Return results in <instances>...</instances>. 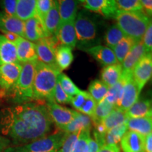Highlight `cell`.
Segmentation results:
<instances>
[{
  "mask_svg": "<svg viewBox=\"0 0 152 152\" xmlns=\"http://www.w3.org/2000/svg\"><path fill=\"white\" fill-rule=\"evenodd\" d=\"M14 44L16 47L17 59L20 64L37 60L35 45L33 42L20 37Z\"/></svg>",
  "mask_w": 152,
  "mask_h": 152,
  "instance_id": "5bb4252c",
  "label": "cell"
},
{
  "mask_svg": "<svg viewBox=\"0 0 152 152\" xmlns=\"http://www.w3.org/2000/svg\"><path fill=\"white\" fill-rule=\"evenodd\" d=\"M46 106L52 122L60 130L71 122L77 113L76 111L59 105L54 101H47Z\"/></svg>",
  "mask_w": 152,
  "mask_h": 152,
  "instance_id": "8fae6325",
  "label": "cell"
},
{
  "mask_svg": "<svg viewBox=\"0 0 152 152\" xmlns=\"http://www.w3.org/2000/svg\"><path fill=\"white\" fill-rule=\"evenodd\" d=\"M122 76V66L118 63L104 66L101 72V80L110 87L119 81Z\"/></svg>",
  "mask_w": 152,
  "mask_h": 152,
  "instance_id": "484cf974",
  "label": "cell"
},
{
  "mask_svg": "<svg viewBox=\"0 0 152 152\" xmlns=\"http://www.w3.org/2000/svg\"><path fill=\"white\" fill-rule=\"evenodd\" d=\"M143 152H152V134L150 133L145 137Z\"/></svg>",
  "mask_w": 152,
  "mask_h": 152,
  "instance_id": "c3c4849f",
  "label": "cell"
},
{
  "mask_svg": "<svg viewBox=\"0 0 152 152\" xmlns=\"http://www.w3.org/2000/svg\"><path fill=\"white\" fill-rule=\"evenodd\" d=\"M81 132L82 131L68 134L67 137L66 138L65 141L63 143L62 146L56 152H71L73 151L76 142L77 140V138H78Z\"/></svg>",
  "mask_w": 152,
  "mask_h": 152,
  "instance_id": "ab89813d",
  "label": "cell"
},
{
  "mask_svg": "<svg viewBox=\"0 0 152 152\" xmlns=\"http://www.w3.org/2000/svg\"><path fill=\"white\" fill-rule=\"evenodd\" d=\"M52 0H36V15L44 26L45 16L50 10Z\"/></svg>",
  "mask_w": 152,
  "mask_h": 152,
  "instance_id": "74e56055",
  "label": "cell"
},
{
  "mask_svg": "<svg viewBox=\"0 0 152 152\" xmlns=\"http://www.w3.org/2000/svg\"><path fill=\"white\" fill-rule=\"evenodd\" d=\"M90 130H86L82 131L71 152H87L88 140L91 136Z\"/></svg>",
  "mask_w": 152,
  "mask_h": 152,
  "instance_id": "f35d334b",
  "label": "cell"
},
{
  "mask_svg": "<svg viewBox=\"0 0 152 152\" xmlns=\"http://www.w3.org/2000/svg\"><path fill=\"white\" fill-rule=\"evenodd\" d=\"M54 100L57 104H69L71 103V97L63 90L59 83L57 82L55 87Z\"/></svg>",
  "mask_w": 152,
  "mask_h": 152,
  "instance_id": "b9f144b4",
  "label": "cell"
},
{
  "mask_svg": "<svg viewBox=\"0 0 152 152\" xmlns=\"http://www.w3.org/2000/svg\"><path fill=\"white\" fill-rule=\"evenodd\" d=\"M102 147L100 145L98 141H96L94 137L90 136L88 140L87 145V152H99Z\"/></svg>",
  "mask_w": 152,
  "mask_h": 152,
  "instance_id": "f6af8a7d",
  "label": "cell"
},
{
  "mask_svg": "<svg viewBox=\"0 0 152 152\" xmlns=\"http://www.w3.org/2000/svg\"><path fill=\"white\" fill-rule=\"evenodd\" d=\"M85 52L94 57L101 65L104 66L112 65V64H115L118 63L113 51L109 47L103 46V45H96V46L86 49L85 50Z\"/></svg>",
  "mask_w": 152,
  "mask_h": 152,
  "instance_id": "ac0fdd59",
  "label": "cell"
},
{
  "mask_svg": "<svg viewBox=\"0 0 152 152\" xmlns=\"http://www.w3.org/2000/svg\"><path fill=\"white\" fill-rule=\"evenodd\" d=\"M57 82L60 84L63 90L71 97H73L81 91L74 84V83L69 77L63 73H61L58 75Z\"/></svg>",
  "mask_w": 152,
  "mask_h": 152,
  "instance_id": "d590c367",
  "label": "cell"
},
{
  "mask_svg": "<svg viewBox=\"0 0 152 152\" xmlns=\"http://www.w3.org/2000/svg\"><path fill=\"white\" fill-rule=\"evenodd\" d=\"M128 130L133 131L141 135L146 137L152 131V118L151 117L135 118H128L126 122Z\"/></svg>",
  "mask_w": 152,
  "mask_h": 152,
  "instance_id": "603a6c76",
  "label": "cell"
},
{
  "mask_svg": "<svg viewBox=\"0 0 152 152\" xmlns=\"http://www.w3.org/2000/svg\"><path fill=\"white\" fill-rule=\"evenodd\" d=\"M99 152H121V149L118 145L106 144L101 148Z\"/></svg>",
  "mask_w": 152,
  "mask_h": 152,
  "instance_id": "7dc6e473",
  "label": "cell"
},
{
  "mask_svg": "<svg viewBox=\"0 0 152 152\" xmlns=\"http://www.w3.org/2000/svg\"><path fill=\"white\" fill-rule=\"evenodd\" d=\"M3 34H4V36L7 38L8 40H9L11 42L13 43H15L16 42V41L17 39H18L19 37H20V36L16 35V34L15 33H10V32H2Z\"/></svg>",
  "mask_w": 152,
  "mask_h": 152,
  "instance_id": "681fc988",
  "label": "cell"
},
{
  "mask_svg": "<svg viewBox=\"0 0 152 152\" xmlns=\"http://www.w3.org/2000/svg\"><path fill=\"white\" fill-rule=\"evenodd\" d=\"M16 62H18L16 45L0 35V66Z\"/></svg>",
  "mask_w": 152,
  "mask_h": 152,
  "instance_id": "44dd1931",
  "label": "cell"
},
{
  "mask_svg": "<svg viewBox=\"0 0 152 152\" xmlns=\"http://www.w3.org/2000/svg\"><path fill=\"white\" fill-rule=\"evenodd\" d=\"M127 119H128V117H127L125 111L115 107L105 118L101 121L100 123L103 126L106 132H107L108 130L115 128L118 125L125 123Z\"/></svg>",
  "mask_w": 152,
  "mask_h": 152,
  "instance_id": "83f0119b",
  "label": "cell"
},
{
  "mask_svg": "<svg viewBox=\"0 0 152 152\" xmlns=\"http://www.w3.org/2000/svg\"><path fill=\"white\" fill-rule=\"evenodd\" d=\"M22 65L19 62L0 66V90L3 93L11 92L18 80Z\"/></svg>",
  "mask_w": 152,
  "mask_h": 152,
  "instance_id": "ba28073f",
  "label": "cell"
},
{
  "mask_svg": "<svg viewBox=\"0 0 152 152\" xmlns=\"http://www.w3.org/2000/svg\"><path fill=\"white\" fill-rule=\"evenodd\" d=\"M115 108V106L109 103L105 98L101 102L96 104L94 112L92 116L91 117L93 124L100 123L102 120L105 118L113 109Z\"/></svg>",
  "mask_w": 152,
  "mask_h": 152,
  "instance_id": "4dcf8cb0",
  "label": "cell"
},
{
  "mask_svg": "<svg viewBox=\"0 0 152 152\" xmlns=\"http://www.w3.org/2000/svg\"><path fill=\"white\" fill-rule=\"evenodd\" d=\"M96 104L97 103H96V101L91 96L90 94H89V96H87L84 103L83 104V105L80 106V108L77 111L80 112L81 113L85 114L86 115H88L91 118L94 113Z\"/></svg>",
  "mask_w": 152,
  "mask_h": 152,
  "instance_id": "60d3db41",
  "label": "cell"
},
{
  "mask_svg": "<svg viewBox=\"0 0 152 152\" xmlns=\"http://www.w3.org/2000/svg\"><path fill=\"white\" fill-rule=\"evenodd\" d=\"M61 73L58 68L47 66L37 61L34 76L33 96L37 101H54V94L58 75Z\"/></svg>",
  "mask_w": 152,
  "mask_h": 152,
  "instance_id": "7a4b0ae2",
  "label": "cell"
},
{
  "mask_svg": "<svg viewBox=\"0 0 152 152\" xmlns=\"http://www.w3.org/2000/svg\"><path fill=\"white\" fill-rule=\"evenodd\" d=\"M128 131L126 124L119 125L115 128L108 130L104 135V143L106 144H113V145H118L121 140L125 132Z\"/></svg>",
  "mask_w": 152,
  "mask_h": 152,
  "instance_id": "d6a6232c",
  "label": "cell"
},
{
  "mask_svg": "<svg viewBox=\"0 0 152 152\" xmlns=\"http://www.w3.org/2000/svg\"><path fill=\"white\" fill-rule=\"evenodd\" d=\"M37 61H32L21 64L22 68L18 79L11 92L18 102L33 99V87Z\"/></svg>",
  "mask_w": 152,
  "mask_h": 152,
  "instance_id": "8992f818",
  "label": "cell"
},
{
  "mask_svg": "<svg viewBox=\"0 0 152 152\" xmlns=\"http://www.w3.org/2000/svg\"><path fill=\"white\" fill-rule=\"evenodd\" d=\"M23 28L24 21L16 16H11L4 12H0V31L10 32L24 38Z\"/></svg>",
  "mask_w": 152,
  "mask_h": 152,
  "instance_id": "d6986e66",
  "label": "cell"
},
{
  "mask_svg": "<svg viewBox=\"0 0 152 152\" xmlns=\"http://www.w3.org/2000/svg\"><path fill=\"white\" fill-rule=\"evenodd\" d=\"M76 33V47L85 51L99 45L97 26L93 19L85 11L77 14L74 20Z\"/></svg>",
  "mask_w": 152,
  "mask_h": 152,
  "instance_id": "277c9868",
  "label": "cell"
},
{
  "mask_svg": "<svg viewBox=\"0 0 152 152\" xmlns=\"http://www.w3.org/2000/svg\"><path fill=\"white\" fill-rule=\"evenodd\" d=\"M136 42L132 38L125 36L121 41L118 43V45L113 49V51L116 57L118 62L119 64H122L123 60L126 57L127 55L133 46L135 45Z\"/></svg>",
  "mask_w": 152,
  "mask_h": 152,
  "instance_id": "f546056e",
  "label": "cell"
},
{
  "mask_svg": "<svg viewBox=\"0 0 152 152\" xmlns=\"http://www.w3.org/2000/svg\"><path fill=\"white\" fill-rule=\"evenodd\" d=\"M53 122L46 105L26 102L1 110L0 129L16 144L29 143L52 130Z\"/></svg>",
  "mask_w": 152,
  "mask_h": 152,
  "instance_id": "6da1fadb",
  "label": "cell"
},
{
  "mask_svg": "<svg viewBox=\"0 0 152 152\" xmlns=\"http://www.w3.org/2000/svg\"><path fill=\"white\" fill-rule=\"evenodd\" d=\"M114 18L124 35L132 38L136 42L142 40L149 23L151 21L143 10L118 11Z\"/></svg>",
  "mask_w": 152,
  "mask_h": 152,
  "instance_id": "3957f363",
  "label": "cell"
},
{
  "mask_svg": "<svg viewBox=\"0 0 152 152\" xmlns=\"http://www.w3.org/2000/svg\"><path fill=\"white\" fill-rule=\"evenodd\" d=\"M4 12L11 16H16V0H1Z\"/></svg>",
  "mask_w": 152,
  "mask_h": 152,
  "instance_id": "ee69618b",
  "label": "cell"
},
{
  "mask_svg": "<svg viewBox=\"0 0 152 152\" xmlns=\"http://www.w3.org/2000/svg\"><path fill=\"white\" fill-rule=\"evenodd\" d=\"M151 74L152 56L151 53H148L139 61L132 72V78L140 92L151 79Z\"/></svg>",
  "mask_w": 152,
  "mask_h": 152,
  "instance_id": "30bf717a",
  "label": "cell"
},
{
  "mask_svg": "<svg viewBox=\"0 0 152 152\" xmlns=\"http://www.w3.org/2000/svg\"><path fill=\"white\" fill-rule=\"evenodd\" d=\"M73 49L68 46L59 45L55 51L56 65L61 71L68 69L73 61Z\"/></svg>",
  "mask_w": 152,
  "mask_h": 152,
  "instance_id": "4316f807",
  "label": "cell"
},
{
  "mask_svg": "<svg viewBox=\"0 0 152 152\" xmlns=\"http://www.w3.org/2000/svg\"><path fill=\"white\" fill-rule=\"evenodd\" d=\"M92 125V121L90 116L77 111L73 119L60 130L64 131L67 134H71L83 130H91Z\"/></svg>",
  "mask_w": 152,
  "mask_h": 152,
  "instance_id": "ffe728a7",
  "label": "cell"
},
{
  "mask_svg": "<svg viewBox=\"0 0 152 152\" xmlns=\"http://www.w3.org/2000/svg\"><path fill=\"white\" fill-rule=\"evenodd\" d=\"M9 141L8 139L0 135V152L4 151L7 147L9 146Z\"/></svg>",
  "mask_w": 152,
  "mask_h": 152,
  "instance_id": "f907efd6",
  "label": "cell"
},
{
  "mask_svg": "<svg viewBox=\"0 0 152 152\" xmlns=\"http://www.w3.org/2000/svg\"><path fill=\"white\" fill-rule=\"evenodd\" d=\"M128 118L151 117V102L149 99H137V101L125 111Z\"/></svg>",
  "mask_w": 152,
  "mask_h": 152,
  "instance_id": "d4e9b609",
  "label": "cell"
},
{
  "mask_svg": "<svg viewBox=\"0 0 152 152\" xmlns=\"http://www.w3.org/2000/svg\"><path fill=\"white\" fill-rule=\"evenodd\" d=\"M54 152H55V151H54Z\"/></svg>",
  "mask_w": 152,
  "mask_h": 152,
  "instance_id": "816d5d0a",
  "label": "cell"
},
{
  "mask_svg": "<svg viewBox=\"0 0 152 152\" xmlns=\"http://www.w3.org/2000/svg\"><path fill=\"white\" fill-rule=\"evenodd\" d=\"M142 9L149 17L152 15V0H140Z\"/></svg>",
  "mask_w": 152,
  "mask_h": 152,
  "instance_id": "bcb514c9",
  "label": "cell"
},
{
  "mask_svg": "<svg viewBox=\"0 0 152 152\" xmlns=\"http://www.w3.org/2000/svg\"><path fill=\"white\" fill-rule=\"evenodd\" d=\"M87 10L106 18H114L118 12L115 0H77Z\"/></svg>",
  "mask_w": 152,
  "mask_h": 152,
  "instance_id": "7c38bea8",
  "label": "cell"
},
{
  "mask_svg": "<svg viewBox=\"0 0 152 152\" xmlns=\"http://www.w3.org/2000/svg\"><path fill=\"white\" fill-rule=\"evenodd\" d=\"M125 77L122 75L118 82H117L113 86L109 87V90H108V92L106 94L105 99L109 103L115 106V107L116 106L120 99H121L123 92V88L125 84Z\"/></svg>",
  "mask_w": 152,
  "mask_h": 152,
  "instance_id": "e575fe53",
  "label": "cell"
},
{
  "mask_svg": "<svg viewBox=\"0 0 152 152\" xmlns=\"http://www.w3.org/2000/svg\"><path fill=\"white\" fill-rule=\"evenodd\" d=\"M60 16L57 7L56 0H52V7L44 20V27L47 35H55L60 26Z\"/></svg>",
  "mask_w": 152,
  "mask_h": 152,
  "instance_id": "cb8c5ba5",
  "label": "cell"
},
{
  "mask_svg": "<svg viewBox=\"0 0 152 152\" xmlns=\"http://www.w3.org/2000/svg\"><path fill=\"white\" fill-rule=\"evenodd\" d=\"M35 43L37 61L51 67L59 69L56 65L55 59V51L60 45L56 36H46Z\"/></svg>",
  "mask_w": 152,
  "mask_h": 152,
  "instance_id": "52a82bcc",
  "label": "cell"
},
{
  "mask_svg": "<svg viewBox=\"0 0 152 152\" xmlns=\"http://www.w3.org/2000/svg\"><path fill=\"white\" fill-rule=\"evenodd\" d=\"M67 133L59 130L29 143L16 147L6 149L5 152H56L68 136Z\"/></svg>",
  "mask_w": 152,
  "mask_h": 152,
  "instance_id": "5b68a950",
  "label": "cell"
},
{
  "mask_svg": "<svg viewBox=\"0 0 152 152\" xmlns=\"http://www.w3.org/2000/svg\"><path fill=\"white\" fill-rule=\"evenodd\" d=\"M74 20L60 23L56 34V37L60 45L68 46L73 49L76 47L77 41Z\"/></svg>",
  "mask_w": 152,
  "mask_h": 152,
  "instance_id": "9a60e30c",
  "label": "cell"
},
{
  "mask_svg": "<svg viewBox=\"0 0 152 152\" xmlns=\"http://www.w3.org/2000/svg\"><path fill=\"white\" fill-rule=\"evenodd\" d=\"M118 11H142L140 0H115Z\"/></svg>",
  "mask_w": 152,
  "mask_h": 152,
  "instance_id": "8d00e7d4",
  "label": "cell"
},
{
  "mask_svg": "<svg viewBox=\"0 0 152 152\" xmlns=\"http://www.w3.org/2000/svg\"><path fill=\"white\" fill-rule=\"evenodd\" d=\"M36 15V0H16V16L23 21Z\"/></svg>",
  "mask_w": 152,
  "mask_h": 152,
  "instance_id": "f1b7e54d",
  "label": "cell"
},
{
  "mask_svg": "<svg viewBox=\"0 0 152 152\" xmlns=\"http://www.w3.org/2000/svg\"><path fill=\"white\" fill-rule=\"evenodd\" d=\"M144 48L147 53H151L152 50V24L151 21L149 23V26L144 33L142 39Z\"/></svg>",
  "mask_w": 152,
  "mask_h": 152,
  "instance_id": "7bdbcfd3",
  "label": "cell"
},
{
  "mask_svg": "<svg viewBox=\"0 0 152 152\" xmlns=\"http://www.w3.org/2000/svg\"><path fill=\"white\" fill-rule=\"evenodd\" d=\"M145 137L133 131L128 130L121 139V149L123 152H143Z\"/></svg>",
  "mask_w": 152,
  "mask_h": 152,
  "instance_id": "2e32d148",
  "label": "cell"
},
{
  "mask_svg": "<svg viewBox=\"0 0 152 152\" xmlns=\"http://www.w3.org/2000/svg\"><path fill=\"white\" fill-rule=\"evenodd\" d=\"M60 23L74 20L77 16V0H56Z\"/></svg>",
  "mask_w": 152,
  "mask_h": 152,
  "instance_id": "7402d4cb",
  "label": "cell"
},
{
  "mask_svg": "<svg viewBox=\"0 0 152 152\" xmlns=\"http://www.w3.org/2000/svg\"><path fill=\"white\" fill-rule=\"evenodd\" d=\"M146 54L148 53L146 52L142 40L136 42L121 64L122 74L132 73L133 68Z\"/></svg>",
  "mask_w": 152,
  "mask_h": 152,
  "instance_id": "e0dca14e",
  "label": "cell"
},
{
  "mask_svg": "<svg viewBox=\"0 0 152 152\" xmlns=\"http://www.w3.org/2000/svg\"><path fill=\"white\" fill-rule=\"evenodd\" d=\"M23 34L25 39L32 42H36L48 36L42 22L36 16L24 21Z\"/></svg>",
  "mask_w": 152,
  "mask_h": 152,
  "instance_id": "4fadbf2b",
  "label": "cell"
},
{
  "mask_svg": "<svg viewBox=\"0 0 152 152\" xmlns=\"http://www.w3.org/2000/svg\"><path fill=\"white\" fill-rule=\"evenodd\" d=\"M125 77L122 94L115 107L126 111L137 101L140 91L132 78V73L122 74Z\"/></svg>",
  "mask_w": 152,
  "mask_h": 152,
  "instance_id": "9c48e42d",
  "label": "cell"
},
{
  "mask_svg": "<svg viewBox=\"0 0 152 152\" xmlns=\"http://www.w3.org/2000/svg\"><path fill=\"white\" fill-rule=\"evenodd\" d=\"M124 33L121 30L117 24L112 25L109 29L106 30L104 35V41L106 43V47H109L113 50V49L118 45L123 37H125Z\"/></svg>",
  "mask_w": 152,
  "mask_h": 152,
  "instance_id": "1f68e13d",
  "label": "cell"
},
{
  "mask_svg": "<svg viewBox=\"0 0 152 152\" xmlns=\"http://www.w3.org/2000/svg\"><path fill=\"white\" fill-rule=\"evenodd\" d=\"M109 87L100 80H94L90 83L88 87V93L96 101V103L101 102L106 97Z\"/></svg>",
  "mask_w": 152,
  "mask_h": 152,
  "instance_id": "836d02e7",
  "label": "cell"
}]
</instances>
